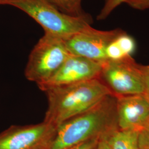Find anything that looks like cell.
Here are the masks:
<instances>
[{
  "instance_id": "11",
  "label": "cell",
  "mask_w": 149,
  "mask_h": 149,
  "mask_svg": "<svg viewBox=\"0 0 149 149\" xmlns=\"http://www.w3.org/2000/svg\"><path fill=\"white\" fill-rule=\"evenodd\" d=\"M139 132L129 129H117L105 135L110 149H140Z\"/></svg>"
},
{
  "instance_id": "17",
  "label": "cell",
  "mask_w": 149,
  "mask_h": 149,
  "mask_svg": "<svg viewBox=\"0 0 149 149\" xmlns=\"http://www.w3.org/2000/svg\"><path fill=\"white\" fill-rule=\"evenodd\" d=\"M100 138L91 139L85 142L76 145L69 149H94Z\"/></svg>"
},
{
  "instance_id": "18",
  "label": "cell",
  "mask_w": 149,
  "mask_h": 149,
  "mask_svg": "<svg viewBox=\"0 0 149 149\" xmlns=\"http://www.w3.org/2000/svg\"><path fill=\"white\" fill-rule=\"evenodd\" d=\"M94 149H110L104 136L99 139Z\"/></svg>"
},
{
  "instance_id": "12",
  "label": "cell",
  "mask_w": 149,
  "mask_h": 149,
  "mask_svg": "<svg viewBox=\"0 0 149 149\" xmlns=\"http://www.w3.org/2000/svg\"><path fill=\"white\" fill-rule=\"evenodd\" d=\"M58 10L74 17L88 16L82 10V0H46Z\"/></svg>"
},
{
  "instance_id": "20",
  "label": "cell",
  "mask_w": 149,
  "mask_h": 149,
  "mask_svg": "<svg viewBox=\"0 0 149 149\" xmlns=\"http://www.w3.org/2000/svg\"></svg>"
},
{
  "instance_id": "7",
  "label": "cell",
  "mask_w": 149,
  "mask_h": 149,
  "mask_svg": "<svg viewBox=\"0 0 149 149\" xmlns=\"http://www.w3.org/2000/svg\"><path fill=\"white\" fill-rule=\"evenodd\" d=\"M56 127L46 122L27 125H12L0 133V149H47Z\"/></svg>"
},
{
  "instance_id": "15",
  "label": "cell",
  "mask_w": 149,
  "mask_h": 149,
  "mask_svg": "<svg viewBox=\"0 0 149 149\" xmlns=\"http://www.w3.org/2000/svg\"><path fill=\"white\" fill-rule=\"evenodd\" d=\"M144 85V96L149 101V65H140Z\"/></svg>"
},
{
  "instance_id": "4",
  "label": "cell",
  "mask_w": 149,
  "mask_h": 149,
  "mask_svg": "<svg viewBox=\"0 0 149 149\" xmlns=\"http://www.w3.org/2000/svg\"><path fill=\"white\" fill-rule=\"evenodd\" d=\"M70 55L64 40L45 34L32 49L24 74L27 80L40 85L50 80Z\"/></svg>"
},
{
  "instance_id": "10",
  "label": "cell",
  "mask_w": 149,
  "mask_h": 149,
  "mask_svg": "<svg viewBox=\"0 0 149 149\" xmlns=\"http://www.w3.org/2000/svg\"><path fill=\"white\" fill-rule=\"evenodd\" d=\"M136 49V42L132 36L124 32L114 39L106 50L107 60L116 61L132 56Z\"/></svg>"
},
{
  "instance_id": "13",
  "label": "cell",
  "mask_w": 149,
  "mask_h": 149,
  "mask_svg": "<svg viewBox=\"0 0 149 149\" xmlns=\"http://www.w3.org/2000/svg\"><path fill=\"white\" fill-rule=\"evenodd\" d=\"M132 0H105V2L101 11L97 17L98 21H102L106 19L119 6L123 3H127Z\"/></svg>"
},
{
  "instance_id": "16",
  "label": "cell",
  "mask_w": 149,
  "mask_h": 149,
  "mask_svg": "<svg viewBox=\"0 0 149 149\" xmlns=\"http://www.w3.org/2000/svg\"><path fill=\"white\" fill-rule=\"evenodd\" d=\"M126 3L136 10L143 11L149 9V0H132Z\"/></svg>"
},
{
  "instance_id": "5",
  "label": "cell",
  "mask_w": 149,
  "mask_h": 149,
  "mask_svg": "<svg viewBox=\"0 0 149 149\" xmlns=\"http://www.w3.org/2000/svg\"><path fill=\"white\" fill-rule=\"evenodd\" d=\"M140 64L132 56L102 64L100 79L115 97L144 94Z\"/></svg>"
},
{
  "instance_id": "6",
  "label": "cell",
  "mask_w": 149,
  "mask_h": 149,
  "mask_svg": "<svg viewBox=\"0 0 149 149\" xmlns=\"http://www.w3.org/2000/svg\"><path fill=\"white\" fill-rule=\"evenodd\" d=\"M124 32L120 28L100 31L90 26L64 39V42L70 54L103 64L108 61L106 55L107 46Z\"/></svg>"
},
{
  "instance_id": "14",
  "label": "cell",
  "mask_w": 149,
  "mask_h": 149,
  "mask_svg": "<svg viewBox=\"0 0 149 149\" xmlns=\"http://www.w3.org/2000/svg\"><path fill=\"white\" fill-rule=\"evenodd\" d=\"M139 144L140 149H149V118L139 132Z\"/></svg>"
},
{
  "instance_id": "3",
  "label": "cell",
  "mask_w": 149,
  "mask_h": 149,
  "mask_svg": "<svg viewBox=\"0 0 149 149\" xmlns=\"http://www.w3.org/2000/svg\"><path fill=\"white\" fill-rule=\"evenodd\" d=\"M0 4L14 6L39 23L45 34L63 40L91 26L92 18L71 16L60 12L46 0H2Z\"/></svg>"
},
{
  "instance_id": "9",
  "label": "cell",
  "mask_w": 149,
  "mask_h": 149,
  "mask_svg": "<svg viewBox=\"0 0 149 149\" xmlns=\"http://www.w3.org/2000/svg\"><path fill=\"white\" fill-rule=\"evenodd\" d=\"M116 97L118 128L140 132L149 119V100L143 94Z\"/></svg>"
},
{
  "instance_id": "2",
  "label": "cell",
  "mask_w": 149,
  "mask_h": 149,
  "mask_svg": "<svg viewBox=\"0 0 149 149\" xmlns=\"http://www.w3.org/2000/svg\"><path fill=\"white\" fill-rule=\"evenodd\" d=\"M44 92L48 97V107L44 121L56 128L95 106L107 96L113 95L100 79L51 87Z\"/></svg>"
},
{
  "instance_id": "8",
  "label": "cell",
  "mask_w": 149,
  "mask_h": 149,
  "mask_svg": "<svg viewBox=\"0 0 149 149\" xmlns=\"http://www.w3.org/2000/svg\"><path fill=\"white\" fill-rule=\"evenodd\" d=\"M102 64L70 54L56 73L45 83L38 86L41 90L100 79Z\"/></svg>"
},
{
  "instance_id": "19",
  "label": "cell",
  "mask_w": 149,
  "mask_h": 149,
  "mask_svg": "<svg viewBox=\"0 0 149 149\" xmlns=\"http://www.w3.org/2000/svg\"><path fill=\"white\" fill-rule=\"evenodd\" d=\"M2 1V0H0V1Z\"/></svg>"
},
{
  "instance_id": "21",
  "label": "cell",
  "mask_w": 149,
  "mask_h": 149,
  "mask_svg": "<svg viewBox=\"0 0 149 149\" xmlns=\"http://www.w3.org/2000/svg\"></svg>"
},
{
  "instance_id": "1",
  "label": "cell",
  "mask_w": 149,
  "mask_h": 149,
  "mask_svg": "<svg viewBox=\"0 0 149 149\" xmlns=\"http://www.w3.org/2000/svg\"><path fill=\"white\" fill-rule=\"evenodd\" d=\"M116 101L114 95L107 96L85 112L60 124L47 149H69L118 129Z\"/></svg>"
}]
</instances>
